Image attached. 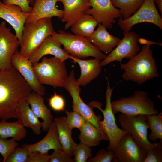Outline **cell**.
Here are the masks:
<instances>
[{"instance_id": "6da1fadb", "label": "cell", "mask_w": 162, "mask_h": 162, "mask_svg": "<svg viewBox=\"0 0 162 162\" xmlns=\"http://www.w3.org/2000/svg\"><path fill=\"white\" fill-rule=\"evenodd\" d=\"M32 90L13 67L0 69V118H17V110Z\"/></svg>"}, {"instance_id": "7a4b0ae2", "label": "cell", "mask_w": 162, "mask_h": 162, "mask_svg": "<svg viewBox=\"0 0 162 162\" xmlns=\"http://www.w3.org/2000/svg\"><path fill=\"white\" fill-rule=\"evenodd\" d=\"M150 46L144 44L139 53L126 63L120 64L121 68L124 71L122 75L124 80L141 85L159 76L156 62Z\"/></svg>"}, {"instance_id": "3957f363", "label": "cell", "mask_w": 162, "mask_h": 162, "mask_svg": "<svg viewBox=\"0 0 162 162\" xmlns=\"http://www.w3.org/2000/svg\"><path fill=\"white\" fill-rule=\"evenodd\" d=\"M55 32L51 18L26 22L22 32L20 54L28 59L45 39Z\"/></svg>"}, {"instance_id": "277c9868", "label": "cell", "mask_w": 162, "mask_h": 162, "mask_svg": "<svg viewBox=\"0 0 162 162\" xmlns=\"http://www.w3.org/2000/svg\"><path fill=\"white\" fill-rule=\"evenodd\" d=\"M61 44L65 51L73 57L83 59L92 57L100 60L107 56L94 46L88 39L81 35L73 34L62 30L55 31L51 35Z\"/></svg>"}, {"instance_id": "5b68a950", "label": "cell", "mask_w": 162, "mask_h": 162, "mask_svg": "<svg viewBox=\"0 0 162 162\" xmlns=\"http://www.w3.org/2000/svg\"><path fill=\"white\" fill-rule=\"evenodd\" d=\"M112 111L129 115H152L157 114L159 111L147 92L138 90L130 96L123 97L111 102Z\"/></svg>"}, {"instance_id": "8992f818", "label": "cell", "mask_w": 162, "mask_h": 162, "mask_svg": "<svg viewBox=\"0 0 162 162\" xmlns=\"http://www.w3.org/2000/svg\"><path fill=\"white\" fill-rule=\"evenodd\" d=\"M33 68L38 82L42 85L63 87L68 76L64 61L54 57H43L40 62L33 65Z\"/></svg>"}, {"instance_id": "52a82bcc", "label": "cell", "mask_w": 162, "mask_h": 162, "mask_svg": "<svg viewBox=\"0 0 162 162\" xmlns=\"http://www.w3.org/2000/svg\"><path fill=\"white\" fill-rule=\"evenodd\" d=\"M106 78L107 88L106 92V106L105 109L103 110L101 108L102 104L99 101H93L90 102L89 105L93 108H98L102 112L104 117V120H99L98 124L109 141L107 150L114 152L119 140L128 132L119 128L116 124L111 104V97L113 89L110 86L108 79L107 77Z\"/></svg>"}, {"instance_id": "ba28073f", "label": "cell", "mask_w": 162, "mask_h": 162, "mask_svg": "<svg viewBox=\"0 0 162 162\" xmlns=\"http://www.w3.org/2000/svg\"><path fill=\"white\" fill-rule=\"evenodd\" d=\"M146 115H129L121 113L118 119L122 129L131 134L141 148L147 151L162 146V142H152L148 139V129L149 127Z\"/></svg>"}, {"instance_id": "9c48e42d", "label": "cell", "mask_w": 162, "mask_h": 162, "mask_svg": "<svg viewBox=\"0 0 162 162\" xmlns=\"http://www.w3.org/2000/svg\"><path fill=\"white\" fill-rule=\"evenodd\" d=\"M63 87L72 98L73 110L80 114L86 121L92 124L102 133L106 135L101 130L98 124V121L102 119V116L96 115L94 112L93 107L86 104L80 96L81 89L75 79L74 70H71L68 76Z\"/></svg>"}, {"instance_id": "30bf717a", "label": "cell", "mask_w": 162, "mask_h": 162, "mask_svg": "<svg viewBox=\"0 0 162 162\" xmlns=\"http://www.w3.org/2000/svg\"><path fill=\"white\" fill-rule=\"evenodd\" d=\"M148 22L162 29V18L158 13L154 0H145L140 8L128 18L118 19V24L124 32H129L136 24Z\"/></svg>"}, {"instance_id": "8fae6325", "label": "cell", "mask_w": 162, "mask_h": 162, "mask_svg": "<svg viewBox=\"0 0 162 162\" xmlns=\"http://www.w3.org/2000/svg\"><path fill=\"white\" fill-rule=\"evenodd\" d=\"M124 37L116 46L100 62L101 67L115 61L120 62L125 58L130 59L137 55L140 51L139 36L133 32H124Z\"/></svg>"}, {"instance_id": "7c38bea8", "label": "cell", "mask_w": 162, "mask_h": 162, "mask_svg": "<svg viewBox=\"0 0 162 162\" xmlns=\"http://www.w3.org/2000/svg\"><path fill=\"white\" fill-rule=\"evenodd\" d=\"M91 8L86 13L92 16L99 23L111 28L116 19L121 17L120 10L115 7L111 0H89Z\"/></svg>"}, {"instance_id": "4fadbf2b", "label": "cell", "mask_w": 162, "mask_h": 162, "mask_svg": "<svg viewBox=\"0 0 162 162\" xmlns=\"http://www.w3.org/2000/svg\"><path fill=\"white\" fill-rule=\"evenodd\" d=\"M114 152L118 162H143L147 154L128 133L119 140Z\"/></svg>"}, {"instance_id": "5bb4252c", "label": "cell", "mask_w": 162, "mask_h": 162, "mask_svg": "<svg viewBox=\"0 0 162 162\" xmlns=\"http://www.w3.org/2000/svg\"><path fill=\"white\" fill-rule=\"evenodd\" d=\"M20 45L15 34L10 31L3 21L0 24V69L10 68L12 66V56Z\"/></svg>"}, {"instance_id": "9a60e30c", "label": "cell", "mask_w": 162, "mask_h": 162, "mask_svg": "<svg viewBox=\"0 0 162 162\" xmlns=\"http://www.w3.org/2000/svg\"><path fill=\"white\" fill-rule=\"evenodd\" d=\"M11 64L21 74L33 91L42 96L45 94V88L38 82L29 59L21 56L17 50L12 56Z\"/></svg>"}, {"instance_id": "2e32d148", "label": "cell", "mask_w": 162, "mask_h": 162, "mask_svg": "<svg viewBox=\"0 0 162 162\" xmlns=\"http://www.w3.org/2000/svg\"><path fill=\"white\" fill-rule=\"evenodd\" d=\"M29 13H25L16 5L8 6L0 1V18L11 25L21 45L24 25Z\"/></svg>"}, {"instance_id": "e0dca14e", "label": "cell", "mask_w": 162, "mask_h": 162, "mask_svg": "<svg viewBox=\"0 0 162 162\" xmlns=\"http://www.w3.org/2000/svg\"><path fill=\"white\" fill-rule=\"evenodd\" d=\"M58 0H34L33 6L26 22H33L40 19L56 17L62 19L63 10L56 6Z\"/></svg>"}, {"instance_id": "ac0fdd59", "label": "cell", "mask_w": 162, "mask_h": 162, "mask_svg": "<svg viewBox=\"0 0 162 162\" xmlns=\"http://www.w3.org/2000/svg\"><path fill=\"white\" fill-rule=\"evenodd\" d=\"M64 7L63 22H66L64 29L71 26L91 8L89 0H58Z\"/></svg>"}, {"instance_id": "d6986e66", "label": "cell", "mask_w": 162, "mask_h": 162, "mask_svg": "<svg viewBox=\"0 0 162 162\" xmlns=\"http://www.w3.org/2000/svg\"><path fill=\"white\" fill-rule=\"evenodd\" d=\"M62 45L51 35L50 36L45 39L28 59L33 64L38 62L45 56L51 55L65 61L68 59L69 55L61 48Z\"/></svg>"}, {"instance_id": "ffe728a7", "label": "cell", "mask_w": 162, "mask_h": 162, "mask_svg": "<svg viewBox=\"0 0 162 162\" xmlns=\"http://www.w3.org/2000/svg\"><path fill=\"white\" fill-rule=\"evenodd\" d=\"M68 58L79 65L81 70L80 75L76 80L80 86H85L94 79L97 78L101 72L100 59L95 58L89 60H83L75 58L69 55Z\"/></svg>"}, {"instance_id": "44dd1931", "label": "cell", "mask_w": 162, "mask_h": 162, "mask_svg": "<svg viewBox=\"0 0 162 162\" xmlns=\"http://www.w3.org/2000/svg\"><path fill=\"white\" fill-rule=\"evenodd\" d=\"M104 25L99 23L96 30L87 38L101 52L109 54L116 46L121 39L110 34Z\"/></svg>"}, {"instance_id": "7402d4cb", "label": "cell", "mask_w": 162, "mask_h": 162, "mask_svg": "<svg viewBox=\"0 0 162 162\" xmlns=\"http://www.w3.org/2000/svg\"><path fill=\"white\" fill-rule=\"evenodd\" d=\"M47 131L46 135L40 140L34 144H24L22 145V147L26 149L29 153L34 151L46 153L48 152L51 149H62L56 126L54 122Z\"/></svg>"}, {"instance_id": "603a6c76", "label": "cell", "mask_w": 162, "mask_h": 162, "mask_svg": "<svg viewBox=\"0 0 162 162\" xmlns=\"http://www.w3.org/2000/svg\"><path fill=\"white\" fill-rule=\"evenodd\" d=\"M26 101L36 117L43 120L42 130L47 131L53 122V118L50 110L45 105L42 96L34 91L31 92Z\"/></svg>"}, {"instance_id": "cb8c5ba5", "label": "cell", "mask_w": 162, "mask_h": 162, "mask_svg": "<svg viewBox=\"0 0 162 162\" xmlns=\"http://www.w3.org/2000/svg\"><path fill=\"white\" fill-rule=\"evenodd\" d=\"M18 120L16 122L23 127L31 128L35 135L41 133L43 122L35 115L26 100L22 102L17 110Z\"/></svg>"}, {"instance_id": "d4e9b609", "label": "cell", "mask_w": 162, "mask_h": 162, "mask_svg": "<svg viewBox=\"0 0 162 162\" xmlns=\"http://www.w3.org/2000/svg\"><path fill=\"white\" fill-rule=\"evenodd\" d=\"M53 120L56 126L62 149L71 157L73 155L74 150L77 145L72 138V130L66 124V117H56Z\"/></svg>"}, {"instance_id": "484cf974", "label": "cell", "mask_w": 162, "mask_h": 162, "mask_svg": "<svg viewBox=\"0 0 162 162\" xmlns=\"http://www.w3.org/2000/svg\"><path fill=\"white\" fill-rule=\"evenodd\" d=\"M80 130L79 138L80 142L90 147L99 145L103 140H108L106 135L89 122L86 121Z\"/></svg>"}, {"instance_id": "4316f807", "label": "cell", "mask_w": 162, "mask_h": 162, "mask_svg": "<svg viewBox=\"0 0 162 162\" xmlns=\"http://www.w3.org/2000/svg\"><path fill=\"white\" fill-rule=\"evenodd\" d=\"M99 24L92 16L85 14L71 26V30L74 34L88 38L92 35Z\"/></svg>"}, {"instance_id": "83f0119b", "label": "cell", "mask_w": 162, "mask_h": 162, "mask_svg": "<svg viewBox=\"0 0 162 162\" xmlns=\"http://www.w3.org/2000/svg\"><path fill=\"white\" fill-rule=\"evenodd\" d=\"M27 131L25 128L16 122H10L2 120L0 122V137L7 139L11 137L16 141H20L27 136Z\"/></svg>"}, {"instance_id": "f1b7e54d", "label": "cell", "mask_w": 162, "mask_h": 162, "mask_svg": "<svg viewBox=\"0 0 162 162\" xmlns=\"http://www.w3.org/2000/svg\"><path fill=\"white\" fill-rule=\"evenodd\" d=\"M145 0H111L113 5L119 9L122 16L127 19L134 14L141 7Z\"/></svg>"}, {"instance_id": "f546056e", "label": "cell", "mask_w": 162, "mask_h": 162, "mask_svg": "<svg viewBox=\"0 0 162 162\" xmlns=\"http://www.w3.org/2000/svg\"><path fill=\"white\" fill-rule=\"evenodd\" d=\"M146 121L151 133L148 135V139L154 142L158 139L162 142V112L157 114L146 115Z\"/></svg>"}, {"instance_id": "4dcf8cb0", "label": "cell", "mask_w": 162, "mask_h": 162, "mask_svg": "<svg viewBox=\"0 0 162 162\" xmlns=\"http://www.w3.org/2000/svg\"><path fill=\"white\" fill-rule=\"evenodd\" d=\"M65 112L66 124L72 130L75 128L80 130L86 121L82 116L76 111L66 110Z\"/></svg>"}, {"instance_id": "1f68e13d", "label": "cell", "mask_w": 162, "mask_h": 162, "mask_svg": "<svg viewBox=\"0 0 162 162\" xmlns=\"http://www.w3.org/2000/svg\"><path fill=\"white\" fill-rule=\"evenodd\" d=\"M82 143L77 144L73 153L74 160L76 162H86L92 156L91 149Z\"/></svg>"}, {"instance_id": "d6a6232c", "label": "cell", "mask_w": 162, "mask_h": 162, "mask_svg": "<svg viewBox=\"0 0 162 162\" xmlns=\"http://www.w3.org/2000/svg\"><path fill=\"white\" fill-rule=\"evenodd\" d=\"M88 162H118L115 152L104 148L100 149L93 157L88 160Z\"/></svg>"}, {"instance_id": "836d02e7", "label": "cell", "mask_w": 162, "mask_h": 162, "mask_svg": "<svg viewBox=\"0 0 162 162\" xmlns=\"http://www.w3.org/2000/svg\"><path fill=\"white\" fill-rule=\"evenodd\" d=\"M29 155L26 149L17 146L9 154L5 162H27Z\"/></svg>"}, {"instance_id": "e575fe53", "label": "cell", "mask_w": 162, "mask_h": 162, "mask_svg": "<svg viewBox=\"0 0 162 162\" xmlns=\"http://www.w3.org/2000/svg\"><path fill=\"white\" fill-rule=\"evenodd\" d=\"M19 145L15 139H4L0 137V153L3 157L2 162H5L9 154Z\"/></svg>"}, {"instance_id": "d590c367", "label": "cell", "mask_w": 162, "mask_h": 162, "mask_svg": "<svg viewBox=\"0 0 162 162\" xmlns=\"http://www.w3.org/2000/svg\"><path fill=\"white\" fill-rule=\"evenodd\" d=\"M48 100L49 105L53 110L59 112L65 110V101L62 96L55 92Z\"/></svg>"}, {"instance_id": "8d00e7d4", "label": "cell", "mask_w": 162, "mask_h": 162, "mask_svg": "<svg viewBox=\"0 0 162 162\" xmlns=\"http://www.w3.org/2000/svg\"><path fill=\"white\" fill-rule=\"evenodd\" d=\"M162 146H158L147 151L146 156L143 162H162Z\"/></svg>"}, {"instance_id": "74e56055", "label": "cell", "mask_w": 162, "mask_h": 162, "mask_svg": "<svg viewBox=\"0 0 162 162\" xmlns=\"http://www.w3.org/2000/svg\"><path fill=\"white\" fill-rule=\"evenodd\" d=\"M74 159L67 155L62 149L58 148L54 150L50 155L48 162H73Z\"/></svg>"}, {"instance_id": "f35d334b", "label": "cell", "mask_w": 162, "mask_h": 162, "mask_svg": "<svg viewBox=\"0 0 162 162\" xmlns=\"http://www.w3.org/2000/svg\"><path fill=\"white\" fill-rule=\"evenodd\" d=\"M3 3L8 6L16 5L19 6L25 13H29L32 7L30 5L29 0H3Z\"/></svg>"}, {"instance_id": "ab89813d", "label": "cell", "mask_w": 162, "mask_h": 162, "mask_svg": "<svg viewBox=\"0 0 162 162\" xmlns=\"http://www.w3.org/2000/svg\"><path fill=\"white\" fill-rule=\"evenodd\" d=\"M49 156L48 152H33L29 153L27 162H48Z\"/></svg>"}, {"instance_id": "60d3db41", "label": "cell", "mask_w": 162, "mask_h": 162, "mask_svg": "<svg viewBox=\"0 0 162 162\" xmlns=\"http://www.w3.org/2000/svg\"><path fill=\"white\" fill-rule=\"evenodd\" d=\"M139 42L140 44H148L150 45H151L152 44H156L160 46H162V44L161 42L159 43L155 42L152 40L149 41L145 39L142 38H139Z\"/></svg>"}, {"instance_id": "b9f144b4", "label": "cell", "mask_w": 162, "mask_h": 162, "mask_svg": "<svg viewBox=\"0 0 162 162\" xmlns=\"http://www.w3.org/2000/svg\"><path fill=\"white\" fill-rule=\"evenodd\" d=\"M155 4L157 6L162 16V0H154Z\"/></svg>"}, {"instance_id": "7bdbcfd3", "label": "cell", "mask_w": 162, "mask_h": 162, "mask_svg": "<svg viewBox=\"0 0 162 162\" xmlns=\"http://www.w3.org/2000/svg\"><path fill=\"white\" fill-rule=\"evenodd\" d=\"M29 1L30 2V4H33V3L34 0H29Z\"/></svg>"}, {"instance_id": "ee69618b", "label": "cell", "mask_w": 162, "mask_h": 162, "mask_svg": "<svg viewBox=\"0 0 162 162\" xmlns=\"http://www.w3.org/2000/svg\"><path fill=\"white\" fill-rule=\"evenodd\" d=\"M2 158H0V162H2Z\"/></svg>"}]
</instances>
